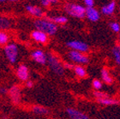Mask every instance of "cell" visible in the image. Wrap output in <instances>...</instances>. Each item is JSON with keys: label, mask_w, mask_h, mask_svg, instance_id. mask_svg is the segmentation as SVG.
Listing matches in <instances>:
<instances>
[{"label": "cell", "mask_w": 120, "mask_h": 119, "mask_svg": "<svg viewBox=\"0 0 120 119\" xmlns=\"http://www.w3.org/2000/svg\"><path fill=\"white\" fill-rule=\"evenodd\" d=\"M34 27L38 31H41L47 35H53L58 31V26L49 19H37L34 22Z\"/></svg>", "instance_id": "cell-1"}, {"label": "cell", "mask_w": 120, "mask_h": 119, "mask_svg": "<svg viewBox=\"0 0 120 119\" xmlns=\"http://www.w3.org/2000/svg\"><path fill=\"white\" fill-rule=\"evenodd\" d=\"M64 9L68 14L73 18L81 19L86 17V7L80 4H67L64 6Z\"/></svg>", "instance_id": "cell-2"}, {"label": "cell", "mask_w": 120, "mask_h": 119, "mask_svg": "<svg viewBox=\"0 0 120 119\" xmlns=\"http://www.w3.org/2000/svg\"><path fill=\"white\" fill-rule=\"evenodd\" d=\"M47 61L49 63L51 70L57 75H63L64 73V66L60 63L59 60L52 54H49L47 55Z\"/></svg>", "instance_id": "cell-3"}, {"label": "cell", "mask_w": 120, "mask_h": 119, "mask_svg": "<svg viewBox=\"0 0 120 119\" xmlns=\"http://www.w3.org/2000/svg\"><path fill=\"white\" fill-rule=\"evenodd\" d=\"M4 54H5L6 58L11 63H15L17 61L18 53V47L15 43H8L7 44L4 48Z\"/></svg>", "instance_id": "cell-4"}, {"label": "cell", "mask_w": 120, "mask_h": 119, "mask_svg": "<svg viewBox=\"0 0 120 119\" xmlns=\"http://www.w3.org/2000/svg\"><path fill=\"white\" fill-rule=\"evenodd\" d=\"M66 45L69 48H71V50L77 51V52H82V53L88 52L89 50V46L88 43L82 41H78V40H72V41L68 42Z\"/></svg>", "instance_id": "cell-5"}, {"label": "cell", "mask_w": 120, "mask_h": 119, "mask_svg": "<svg viewBox=\"0 0 120 119\" xmlns=\"http://www.w3.org/2000/svg\"><path fill=\"white\" fill-rule=\"evenodd\" d=\"M68 56V58L72 62L79 63V64H86L89 61V58H88V57L87 56L86 54L77 52V51H69Z\"/></svg>", "instance_id": "cell-6"}, {"label": "cell", "mask_w": 120, "mask_h": 119, "mask_svg": "<svg viewBox=\"0 0 120 119\" xmlns=\"http://www.w3.org/2000/svg\"><path fill=\"white\" fill-rule=\"evenodd\" d=\"M31 57L35 62H37L38 63H39L41 65H45L46 63H48L47 61V55L44 53L43 50L41 49H36L34 50L31 52Z\"/></svg>", "instance_id": "cell-7"}, {"label": "cell", "mask_w": 120, "mask_h": 119, "mask_svg": "<svg viewBox=\"0 0 120 119\" xmlns=\"http://www.w3.org/2000/svg\"><path fill=\"white\" fill-rule=\"evenodd\" d=\"M66 112L71 119H89V117L87 114L83 113L77 109H74V108H67Z\"/></svg>", "instance_id": "cell-8"}, {"label": "cell", "mask_w": 120, "mask_h": 119, "mask_svg": "<svg viewBox=\"0 0 120 119\" xmlns=\"http://www.w3.org/2000/svg\"><path fill=\"white\" fill-rule=\"evenodd\" d=\"M86 18L91 22H98L100 19V13L95 7L86 8Z\"/></svg>", "instance_id": "cell-9"}, {"label": "cell", "mask_w": 120, "mask_h": 119, "mask_svg": "<svg viewBox=\"0 0 120 119\" xmlns=\"http://www.w3.org/2000/svg\"><path fill=\"white\" fill-rule=\"evenodd\" d=\"M31 37L34 41L39 43H46L48 42V39H49L47 34L41 31H38V30H35V31L32 32Z\"/></svg>", "instance_id": "cell-10"}, {"label": "cell", "mask_w": 120, "mask_h": 119, "mask_svg": "<svg viewBox=\"0 0 120 119\" xmlns=\"http://www.w3.org/2000/svg\"><path fill=\"white\" fill-rule=\"evenodd\" d=\"M116 5L117 4L115 1H111L109 4H105L101 7V13L103 15H106V16H111L115 12Z\"/></svg>", "instance_id": "cell-11"}, {"label": "cell", "mask_w": 120, "mask_h": 119, "mask_svg": "<svg viewBox=\"0 0 120 119\" xmlns=\"http://www.w3.org/2000/svg\"><path fill=\"white\" fill-rule=\"evenodd\" d=\"M17 76L22 81H27L28 78V68L24 64H21L17 68Z\"/></svg>", "instance_id": "cell-12"}, {"label": "cell", "mask_w": 120, "mask_h": 119, "mask_svg": "<svg viewBox=\"0 0 120 119\" xmlns=\"http://www.w3.org/2000/svg\"><path fill=\"white\" fill-rule=\"evenodd\" d=\"M26 10L30 13V14H32L33 16L37 17V18H41L43 14V11L42 10V8L39 7H38V6L27 5Z\"/></svg>", "instance_id": "cell-13"}, {"label": "cell", "mask_w": 120, "mask_h": 119, "mask_svg": "<svg viewBox=\"0 0 120 119\" xmlns=\"http://www.w3.org/2000/svg\"><path fill=\"white\" fill-rule=\"evenodd\" d=\"M9 94L11 99L14 103H18L20 101V89L17 86H13L9 89Z\"/></svg>", "instance_id": "cell-14"}, {"label": "cell", "mask_w": 120, "mask_h": 119, "mask_svg": "<svg viewBox=\"0 0 120 119\" xmlns=\"http://www.w3.org/2000/svg\"><path fill=\"white\" fill-rule=\"evenodd\" d=\"M101 78L103 82H105L106 84L110 85V84H112L113 82V79H112V76L110 75L109 70L106 67H104V68H103L101 70Z\"/></svg>", "instance_id": "cell-15"}, {"label": "cell", "mask_w": 120, "mask_h": 119, "mask_svg": "<svg viewBox=\"0 0 120 119\" xmlns=\"http://www.w3.org/2000/svg\"><path fill=\"white\" fill-rule=\"evenodd\" d=\"M98 102H99L100 104L104 105V106H112V105H118L120 103V101L117 100L115 98H112V97H109L107 98H103L98 100Z\"/></svg>", "instance_id": "cell-16"}, {"label": "cell", "mask_w": 120, "mask_h": 119, "mask_svg": "<svg viewBox=\"0 0 120 119\" xmlns=\"http://www.w3.org/2000/svg\"><path fill=\"white\" fill-rule=\"evenodd\" d=\"M112 55L117 65L120 67V45H115L112 48Z\"/></svg>", "instance_id": "cell-17"}, {"label": "cell", "mask_w": 120, "mask_h": 119, "mask_svg": "<svg viewBox=\"0 0 120 119\" xmlns=\"http://www.w3.org/2000/svg\"><path fill=\"white\" fill-rule=\"evenodd\" d=\"M73 69H74L75 74L77 75L79 78H85V77L87 76L86 69H85L83 67H82V66H80V65L75 66V67H73Z\"/></svg>", "instance_id": "cell-18"}, {"label": "cell", "mask_w": 120, "mask_h": 119, "mask_svg": "<svg viewBox=\"0 0 120 119\" xmlns=\"http://www.w3.org/2000/svg\"><path fill=\"white\" fill-rule=\"evenodd\" d=\"M55 24H64L68 22V19L65 16H54V17L50 18L49 19Z\"/></svg>", "instance_id": "cell-19"}, {"label": "cell", "mask_w": 120, "mask_h": 119, "mask_svg": "<svg viewBox=\"0 0 120 119\" xmlns=\"http://www.w3.org/2000/svg\"><path fill=\"white\" fill-rule=\"evenodd\" d=\"M11 25L10 20L8 18L1 17L0 16V29H6L8 28Z\"/></svg>", "instance_id": "cell-20"}, {"label": "cell", "mask_w": 120, "mask_h": 119, "mask_svg": "<svg viewBox=\"0 0 120 119\" xmlns=\"http://www.w3.org/2000/svg\"><path fill=\"white\" fill-rule=\"evenodd\" d=\"M33 112L37 115H45L49 112V110L47 108L40 106H35L33 108Z\"/></svg>", "instance_id": "cell-21"}, {"label": "cell", "mask_w": 120, "mask_h": 119, "mask_svg": "<svg viewBox=\"0 0 120 119\" xmlns=\"http://www.w3.org/2000/svg\"><path fill=\"white\" fill-rule=\"evenodd\" d=\"M109 28H110V29L112 32H114V33H119L120 31V24L118 22H115V21H112V22H109Z\"/></svg>", "instance_id": "cell-22"}, {"label": "cell", "mask_w": 120, "mask_h": 119, "mask_svg": "<svg viewBox=\"0 0 120 119\" xmlns=\"http://www.w3.org/2000/svg\"><path fill=\"white\" fill-rule=\"evenodd\" d=\"M92 86L96 91H99L103 88V83L99 79H94L92 82Z\"/></svg>", "instance_id": "cell-23"}, {"label": "cell", "mask_w": 120, "mask_h": 119, "mask_svg": "<svg viewBox=\"0 0 120 119\" xmlns=\"http://www.w3.org/2000/svg\"><path fill=\"white\" fill-rule=\"evenodd\" d=\"M8 35L4 32L0 31V44H6L8 42Z\"/></svg>", "instance_id": "cell-24"}, {"label": "cell", "mask_w": 120, "mask_h": 119, "mask_svg": "<svg viewBox=\"0 0 120 119\" xmlns=\"http://www.w3.org/2000/svg\"><path fill=\"white\" fill-rule=\"evenodd\" d=\"M94 97L97 98V100H100V99H103V98H107V97H109V95L106 94L105 93H103V92H98V91L94 92Z\"/></svg>", "instance_id": "cell-25"}, {"label": "cell", "mask_w": 120, "mask_h": 119, "mask_svg": "<svg viewBox=\"0 0 120 119\" xmlns=\"http://www.w3.org/2000/svg\"><path fill=\"white\" fill-rule=\"evenodd\" d=\"M83 4L86 6V8H88V7H94L95 3H94V0H84Z\"/></svg>", "instance_id": "cell-26"}, {"label": "cell", "mask_w": 120, "mask_h": 119, "mask_svg": "<svg viewBox=\"0 0 120 119\" xmlns=\"http://www.w3.org/2000/svg\"><path fill=\"white\" fill-rule=\"evenodd\" d=\"M57 3L56 0H42L41 1V4L44 7H49L51 4H54Z\"/></svg>", "instance_id": "cell-27"}, {"label": "cell", "mask_w": 120, "mask_h": 119, "mask_svg": "<svg viewBox=\"0 0 120 119\" xmlns=\"http://www.w3.org/2000/svg\"><path fill=\"white\" fill-rule=\"evenodd\" d=\"M26 86L29 88H33V86H34V82H33L32 81H27V82H26Z\"/></svg>", "instance_id": "cell-28"}, {"label": "cell", "mask_w": 120, "mask_h": 119, "mask_svg": "<svg viewBox=\"0 0 120 119\" xmlns=\"http://www.w3.org/2000/svg\"><path fill=\"white\" fill-rule=\"evenodd\" d=\"M7 93V89L4 88H0V93H2V94H5Z\"/></svg>", "instance_id": "cell-29"}, {"label": "cell", "mask_w": 120, "mask_h": 119, "mask_svg": "<svg viewBox=\"0 0 120 119\" xmlns=\"http://www.w3.org/2000/svg\"><path fill=\"white\" fill-rule=\"evenodd\" d=\"M64 67H68V68H73V66L71 65V64H69V63H65L64 64Z\"/></svg>", "instance_id": "cell-30"}, {"label": "cell", "mask_w": 120, "mask_h": 119, "mask_svg": "<svg viewBox=\"0 0 120 119\" xmlns=\"http://www.w3.org/2000/svg\"><path fill=\"white\" fill-rule=\"evenodd\" d=\"M118 10H119V13H120V4H119V7H118Z\"/></svg>", "instance_id": "cell-31"}, {"label": "cell", "mask_w": 120, "mask_h": 119, "mask_svg": "<svg viewBox=\"0 0 120 119\" xmlns=\"http://www.w3.org/2000/svg\"><path fill=\"white\" fill-rule=\"evenodd\" d=\"M119 38H120V33H119Z\"/></svg>", "instance_id": "cell-32"}]
</instances>
